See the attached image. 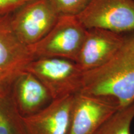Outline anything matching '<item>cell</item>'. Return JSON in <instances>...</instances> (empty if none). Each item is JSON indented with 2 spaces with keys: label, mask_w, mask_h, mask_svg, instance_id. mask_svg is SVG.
I'll list each match as a JSON object with an SVG mask.
<instances>
[{
  "label": "cell",
  "mask_w": 134,
  "mask_h": 134,
  "mask_svg": "<svg viewBox=\"0 0 134 134\" xmlns=\"http://www.w3.org/2000/svg\"><path fill=\"white\" fill-rule=\"evenodd\" d=\"M27 71L46 86L52 99L81 91L83 71L72 60L62 58H39L32 60Z\"/></svg>",
  "instance_id": "3957f363"
},
{
  "label": "cell",
  "mask_w": 134,
  "mask_h": 134,
  "mask_svg": "<svg viewBox=\"0 0 134 134\" xmlns=\"http://www.w3.org/2000/svg\"><path fill=\"white\" fill-rule=\"evenodd\" d=\"M0 134H24L23 117L17 109L9 87H0Z\"/></svg>",
  "instance_id": "8fae6325"
},
{
  "label": "cell",
  "mask_w": 134,
  "mask_h": 134,
  "mask_svg": "<svg viewBox=\"0 0 134 134\" xmlns=\"http://www.w3.org/2000/svg\"><path fill=\"white\" fill-rule=\"evenodd\" d=\"M86 28L77 16H59L53 28L37 43L29 47L34 59L56 57L76 62Z\"/></svg>",
  "instance_id": "7a4b0ae2"
},
{
  "label": "cell",
  "mask_w": 134,
  "mask_h": 134,
  "mask_svg": "<svg viewBox=\"0 0 134 134\" xmlns=\"http://www.w3.org/2000/svg\"><path fill=\"white\" fill-rule=\"evenodd\" d=\"M9 90L17 109L23 117L35 114L53 100L46 86L26 70L15 78L9 86Z\"/></svg>",
  "instance_id": "30bf717a"
},
{
  "label": "cell",
  "mask_w": 134,
  "mask_h": 134,
  "mask_svg": "<svg viewBox=\"0 0 134 134\" xmlns=\"http://www.w3.org/2000/svg\"><path fill=\"white\" fill-rule=\"evenodd\" d=\"M58 18L48 0H31L10 14V21L19 39L29 47L42 39Z\"/></svg>",
  "instance_id": "277c9868"
},
{
  "label": "cell",
  "mask_w": 134,
  "mask_h": 134,
  "mask_svg": "<svg viewBox=\"0 0 134 134\" xmlns=\"http://www.w3.org/2000/svg\"><path fill=\"white\" fill-rule=\"evenodd\" d=\"M134 120V103L120 108L97 130L94 134H132Z\"/></svg>",
  "instance_id": "7c38bea8"
},
{
  "label": "cell",
  "mask_w": 134,
  "mask_h": 134,
  "mask_svg": "<svg viewBox=\"0 0 134 134\" xmlns=\"http://www.w3.org/2000/svg\"><path fill=\"white\" fill-rule=\"evenodd\" d=\"M120 108L113 98L78 92L73 99L68 134H94Z\"/></svg>",
  "instance_id": "8992f818"
},
{
  "label": "cell",
  "mask_w": 134,
  "mask_h": 134,
  "mask_svg": "<svg viewBox=\"0 0 134 134\" xmlns=\"http://www.w3.org/2000/svg\"><path fill=\"white\" fill-rule=\"evenodd\" d=\"M77 18L86 29L129 32L134 31V0H90Z\"/></svg>",
  "instance_id": "5b68a950"
},
{
  "label": "cell",
  "mask_w": 134,
  "mask_h": 134,
  "mask_svg": "<svg viewBox=\"0 0 134 134\" xmlns=\"http://www.w3.org/2000/svg\"><path fill=\"white\" fill-rule=\"evenodd\" d=\"M10 14H0V87H9L34 57L13 31Z\"/></svg>",
  "instance_id": "52a82bcc"
},
{
  "label": "cell",
  "mask_w": 134,
  "mask_h": 134,
  "mask_svg": "<svg viewBox=\"0 0 134 134\" xmlns=\"http://www.w3.org/2000/svg\"><path fill=\"white\" fill-rule=\"evenodd\" d=\"M81 91L114 99L120 108L134 103V34L107 62L83 71Z\"/></svg>",
  "instance_id": "6da1fadb"
},
{
  "label": "cell",
  "mask_w": 134,
  "mask_h": 134,
  "mask_svg": "<svg viewBox=\"0 0 134 134\" xmlns=\"http://www.w3.org/2000/svg\"><path fill=\"white\" fill-rule=\"evenodd\" d=\"M31 0H0V14H9Z\"/></svg>",
  "instance_id": "5bb4252c"
},
{
  "label": "cell",
  "mask_w": 134,
  "mask_h": 134,
  "mask_svg": "<svg viewBox=\"0 0 134 134\" xmlns=\"http://www.w3.org/2000/svg\"><path fill=\"white\" fill-rule=\"evenodd\" d=\"M74 96L53 99L35 114L23 117L24 134H68Z\"/></svg>",
  "instance_id": "9c48e42d"
},
{
  "label": "cell",
  "mask_w": 134,
  "mask_h": 134,
  "mask_svg": "<svg viewBox=\"0 0 134 134\" xmlns=\"http://www.w3.org/2000/svg\"><path fill=\"white\" fill-rule=\"evenodd\" d=\"M127 37L124 34L106 29H86L76 63L83 71L97 68L113 57Z\"/></svg>",
  "instance_id": "ba28073f"
},
{
  "label": "cell",
  "mask_w": 134,
  "mask_h": 134,
  "mask_svg": "<svg viewBox=\"0 0 134 134\" xmlns=\"http://www.w3.org/2000/svg\"><path fill=\"white\" fill-rule=\"evenodd\" d=\"M59 16H77L90 0H48Z\"/></svg>",
  "instance_id": "4fadbf2b"
}]
</instances>
